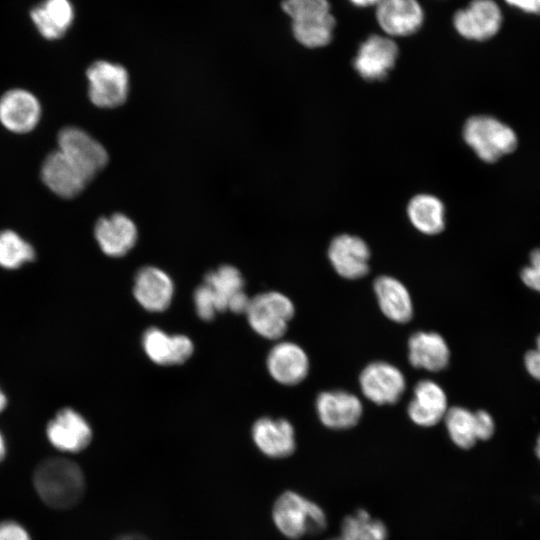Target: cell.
<instances>
[{"label":"cell","instance_id":"1","mask_svg":"<svg viewBox=\"0 0 540 540\" xmlns=\"http://www.w3.org/2000/svg\"><path fill=\"white\" fill-rule=\"evenodd\" d=\"M33 485L41 500L54 509L75 506L85 491L82 469L64 457L42 460L33 472Z\"/></svg>","mask_w":540,"mask_h":540},{"label":"cell","instance_id":"2","mask_svg":"<svg viewBox=\"0 0 540 540\" xmlns=\"http://www.w3.org/2000/svg\"><path fill=\"white\" fill-rule=\"evenodd\" d=\"M282 9L292 20L295 39L308 48L330 43L335 18L328 0H283Z\"/></svg>","mask_w":540,"mask_h":540},{"label":"cell","instance_id":"3","mask_svg":"<svg viewBox=\"0 0 540 540\" xmlns=\"http://www.w3.org/2000/svg\"><path fill=\"white\" fill-rule=\"evenodd\" d=\"M272 517L278 530L290 539L320 533L327 526L323 509L294 491H286L276 499Z\"/></svg>","mask_w":540,"mask_h":540},{"label":"cell","instance_id":"4","mask_svg":"<svg viewBox=\"0 0 540 540\" xmlns=\"http://www.w3.org/2000/svg\"><path fill=\"white\" fill-rule=\"evenodd\" d=\"M463 137L476 155L487 163L496 162L518 145L517 135L511 127L487 115L470 117L464 125Z\"/></svg>","mask_w":540,"mask_h":540},{"label":"cell","instance_id":"5","mask_svg":"<svg viewBox=\"0 0 540 540\" xmlns=\"http://www.w3.org/2000/svg\"><path fill=\"white\" fill-rule=\"evenodd\" d=\"M294 313V305L286 295L268 291L250 298L245 315L254 332L276 340L285 334Z\"/></svg>","mask_w":540,"mask_h":540},{"label":"cell","instance_id":"6","mask_svg":"<svg viewBox=\"0 0 540 540\" xmlns=\"http://www.w3.org/2000/svg\"><path fill=\"white\" fill-rule=\"evenodd\" d=\"M49 444L61 453H79L93 438V430L86 417L77 409L63 406L55 411L45 426Z\"/></svg>","mask_w":540,"mask_h":540},{"label":"cell","instance_id":"7","mask_svg":"<svg viewBox=\"0 0 540 540\" xmlns=\"http://www.w3.org/2000/svg\"><path fill=\"white\" fill-rule=\"evenodd\" d=\"M88 96L100 108L122 105L129 93V74L125 67L107 60L93 62L86 71Z\"/></svg>","mask_w":540,"mask_h":540},{"label":"cell","instance_id":"8","mask_svg":"<svg viewBox=\"0 0 540 540\" xmlns=\"http://www.w3.org/2000/svg\"><path fill=\"white\" fill-rule=\"evenodd\" d=\"M502 23L501 8L494 0H472L453 16V25L458 34L473 41H485L494 37Z\"/></svg>","mask_w":540,"mask_h":540},{"label":"cell","instance_id":"9","mask_svg":"<svg viewBox=\"0 0 540 540\" xmlns=\"http://www.w3.org/2000/svg\"><path fill=\"white\" fill-rule=\"evenodd\" d=\"M58 150L78 165L91 178L105 167L108 153L105 147L88 132L67 126L57 136Z\"/></svg>","mask_w":540,"mask_h":540},{"label":"cell","instance_id":"10","mask_svg":"<svg viewBox=\"0 0 540 540\" xmlns=\"http://www.w3.org/2000/svg\"><path fill=\"white\" fill-rule=\"evenodd\" d=\"M41 178L55 195L73 198L93 179L58 149L44 159Z\"/></svg>","mask_w":540,"mask_h":540},{"label":"cell","instance_id":"11","mask_svg":"<svg viewBox=\"0 0 540 540\" xmlns=\"http://www.w3.org/2000/svg\"><path fill=\"white\" fill-rule=\"evenodd\" d=\"M359 383L364 396L379 405L398 402L406 386L402 372L386 362L367 365L360 374Z\"/></svg>","mask_w":540,"mask_h":540},{"label":"cell","instance_id":"12","mask_svg":"<svg viewBox=\"0 0 540 540\" xmlns=\"http://www.w3.org/2000/svg\"><path fill=\"white\" fill-rule=\"evenodd\" d=\"M398 58V47L389 36L371 35L361 43L353 65L365 80L384 79Z\"/></svg>","mask_w":540,"mask_h":540},{"label":"cell","instance_id":"13","mask_svg":"<svg viewBox=\"0 0 540 540\" xmlns=\"http://www.w3.org/2000/svg\"><path fill=\"white\" fill-rule=\"evenodd\" d=\"M174 282L164 270L145 266L140 268L133 283V295L138 304L149 312L167 310L174 296Z\"/></svg>","mask_w":540,"mask_h":540},{"label":"cell","instance_id":"14","mask_svg":"<svg viewBox=\"0 0 540 540\" xmlns=\"http://www.w3.org/2000/svg\"><path fill=\"white\" fill-rule=\"evenodd\" d=\"M40 118V102L30 91L15 88L0 97V123L7 130L20 134L30 132Z\"/></svg>","mask_w":540,"mask_h":540},{"label":"cell","instance_id":"15","mask_svg":"<svg viewBox=\"0 0 540 540\" xmlns=\"http://www.w3.org/2000/svg\"><path fill=\"white\" fill-rule=\"evenodd\" d=\"M376 20L389 37H404L417 32L424 22V10L417 0H380Z\"/></svg>","mask_w":540,"mask_h":540},{"label":"cell","instance_id":"16","mask_svg":"<svg viewBox=\"0 0 540 540\" xmlns=\"http://www.w3.org/2000/svg\"><path fill=\"white\" fill-rule=\"evenodd\" d=\"M142 347L147 357L157 365H179L193 354L192 340L184 334L169 335L157 327H150L142 337Z\"/></svg>","mask_w":540,"mask_h":540},{"label":"cell","instance_id":"17","mask_svg":"<svg viewBox=\"0 0 540 540\" xmlns=\"http://www.w3.org/2000/svg\"><path fill=\"white\" fill-rule=\"evenodd\" d=\"M94 236L105 255L119 258L135 246L138 232L135 223L128 216L114 213L96 222Z\"/></svg>","mask_w":540,"mask_h":540},{"label":"cell","instance_id":"18","mask_svg":"<svg viewBox=\"0 0 540 540\" xmlns=\"http://www.w3.org/2000/svg\"><path fill=\"white\" fill-rule=\"evenodd\" d=\"M328 256L335 271L347 279H358L369 271L370 252L357 236L342 234L330 243Z\"/></svg>","mask_w":540,"mask_h":540},{"label":"cell","instance_id":"19","mask_svg":"<svg viewBox=\"0 0 540 540\" xmlns=\"http://www.w3.org/2000/svg\"><path fill=\"white\" fill-rule=\"evenodd\" d=\"M251 434L257 448L270 458H285L295 451V431L286 419L259 418Z\"/></svg>","mask_w":540,"mask_h":540},{"label":"cell","instance_id":"20","mask_svg":"<svg viewBox=\"0 0 540 540\" xmlns=\"http://www.w3.org/2000/svg\"><path fill=\"white\" fill-rule=\"evenodd\" d=\"M266 366L271 377L278 383L295 385L307 376L309 360L297 344L280 342L269 351Z\"/></svg>","mask_w":540,"mask_h":540},{"label":"cell","instance_id":"21","mask_svg":"<svg viewBox=\"0 0 540 540\" xmlns=\"http://www.w3.org/2000/svg\"><path fill=\"white\" fill-rule=\"evenodd\" d=\"M316 409L320 421L331 429L351 428L362 415L360 400L345 391L322 392L317 397Z\"/></svg>","mask_w":540,"mask_h":540},{"label":"cell","instance_id":"22","mask_svg":"<svg viewBox=\"0 0 540 540\" xmlns=\"http://www.w3.org/2000/svg\"><path fill=\"white\" fill-rule=\"evenodd\" d=\"M29 14L39 35L55 41L64 37L71 28L75 10L71 0H42Z\"/></svg>","mask_w":540,"mask_h":540},{"label":"cell","instance_id":"23","mask_svg":"<svg viewBox=\"0 0 540 540\" xmlns=\"http://www.w3.org/2000/svg\"><path fill=\"white\" fill-rule=\"evenodd\" d=\"M447 405L443 389L431 380H422L414 388L408 415L417 425L431 427L444 418L448 410Z\"/></svg>","mask_w":540,"mask_h":540},{"label":"cell","instance_id":"24","mask_svg":"<svg viewBox=\"0 0 540 540\" xmlns=\"http://www.w3.org/2000/svg\"><path fill=\"white\" fill-rule=\"evenodd\" d=\"M408 347L409 361L413 367L437 372L448 365L449 348L438 333L416 332L410 337Z\"/></svg>","mask_w":540,"mask_h":540},{"label":"cell","instance_id":"25","mask_svg":"<svg viewBox=\"0 0 540 540\" xmlns=\"http://www.w3.org/2000/svg\"><path fill=\"white\" fill-rule=\"evenodd\" d=\"M374 290L386 317L397 323H406L412 318L411 297L400 281L390 276H380L374 282Z\"/></svg>","mask_w":540,"mask_h":540},{"label":"cell","instance_id":"26","mask_svg":"<svg viewBox=\"0 0 540 540\" xmlns=\"http://www.w3.org/2000/svg\"><path fill=\"white\" fill-rule=\"evenodd\" d=\"M444 211L440 199L428 194L414 196L407 207L413 226L427 235L438 234L444 229Z\"/></svg>","mask_w":540,"mask_h":540},{"label":"cell","instance_id":"27","mask_svg":"<svg viewBox=\"0 0 540 540\" xmlns=\"http://www.w3.org/2000/svg\"><path fill=\"white\" fill-rule=\"evenodd\" d=\"M203 283L210 289L218 312L228 311L232 298L244 291V279L232 265H222L208 272Z\"/></svg>","mask_w":540,"mask_h":540},{"label":"cell","instance_id":"28","mask_svg":"<svg viewBox=\"0 0 540 540\" xmlns=\"http://www.w3.org/2000/svg\"><path fill=\"white\" fill-rule=\"evenodd\" d=\"M36 259L33 245L17 232L0 231V268L16 271Z\"/></svg>","mask_w":540,"mask_h":540},{"label":"cell","instance_id":"29","mask_svg":"<svg viewBox=\"0 0 540 540\" xmlns=\"http://www.w3.org/2000/svg\"><path fill=\"white\" fill-rule=\"evenodd\" d=\"M387 536L385 524L364 509L347 516L341 525V537L345 540H386Z\"/></svg>","mask_w":540,"mask_h":540},{"label":"cell","instance_id":"30","mask_svg":"<svg viewBox=\"0 0 540 540\" xmlns=\"http://www.w3.org/2000/svg\"><path fill=\"white\" fill-rule=\"evenodd\" d=\"M444 419L454 444L462 449H469L475 445L478 440L475 413L455 406L447 410Z\"/></svg>","mask_w":540,"mask_h":540},{"label":"cell","instance_id":"31","mask_svg":"<svg viewBox=\"0 0 540 540\" xmlns=\"http://www.w3.org/2000/svg\"><path fill=\"white\" fill-rule=\"evenodd\" d=\"M195 311L198 317L204 321H211L216 316L217 307L210 289L203 283L199 285L193 294Z\"/></svg>","mask_w":540,"mask_h":540},{"label":"cell","instance_id":"32","mask_svg":"<svg viewBox=\"0 0 540 540\" xmlns=\"http://www.w3.org/2000/svg\"><path fill=\"white\" fill-rule=\"evenodd\" d=\"M520 277L527 287L540 292V248L531 252L530 264L521 270Z\"/></svg>","mask_w":540,"mask_h":540},{"label":"cell","instance_id":"33","mask_svg":"<svg viewBox=\"0 0 540 540\" xmlns=\"http://www.w3.org/2000/svg\"><path fill=\"white\" fill-rule=\"evenodd\" d=\"M0 540H31L28 531L13 520L0 522Z\"/></svg>","mask_w":540,"mask_h":540},{"label":"cell","instance_id":"34","mask_svg":"<svg viewBox=\"0 0 540 540\" xmlns=\"http://www.w3.org/2000/svg\"><path fill=\"white\" fill-rule=\"evenodd\" d=\"M476 419L477 438L480 440H488L494 433L495 425L491 415L479 410L474 412Z\"/></svg>","mask_w":540,"mask_h":540},{"label":"cell","instance_id":"35","mask_svg":"<svg viewBox=\"0 0 540 540\" xmlns=\"http://www.w3.org/2000/svg\"><path fill=\"white\" fill-rule=\"evenodd\" d=\"M524 363L529 374L540 381V351L537 349L528 351Z\"/></svg>","mask_w":540,"mask_h":540},{"label":"cell","instance_id":"36","mask_svg":"<svg viewBox=\"0 0 540 540\" xmlns=\"http://www.w3.org/2000/svg\"><path fill=\"white\" fill-rule=\"evenodd\" d=\"M505 2L524 13L540 15V0H505Z\"/></svg>","mask_w":540,"mask_h":540},{"label":"cell","instance_id":"37","mask_svg":"<svg viewBox=\"0 0 540 540\" xmlns=\"http://www.w3.org/2000/svg\"><path fill=\"white\" fill-rule=\"evenodd\" d=\"M9 405V398L5 390L0 384V415L3 414Z\"/></svg>","mask_w":540,"mask_h":540},{"label":"cell","instance_id":"38","mask_svg":"<svg viewBox=\"0 0 540 540\" xmlns=\"http://www.w3.org/2000/svg\"><path fill=\"white\" fill-rule=\"evenodd\" d=\"M7 454V441L4 434L0 430V463L5 459Z\"/></svg>","mask_w":540,"mask_h":540},{"label":"cell","instance_id":"39","mask_svg":"<svg viewBox=\"0 0 540 540\" xmlns=\"http://www.w3.org/2000/svg\"><path fill=\"white\" fill-rule=\"evenodd\" d=\"M349 1L357 7H369V6H376L380 0H349Z\"/></svg>","mask_w":540,"mask_h":540},{"label":"cell","instance_id":"40","mask_svg":"<svg viewBox=\"0 0 540 540\" xmlns=\"http://www.w3.org/2000/svg\"><path fill=\"white\" fill-rule=\"evenodd\" d=\"M115 540H149V539L140 534H125V535L119 536Z\"/></svg>","mask_w":540,"mask_h":540},{"label":"cell","instance_id":"41","mask_svg":"<svg viewBox=\"0 0 540 540\" xmlns=\"http://www.w3.org/2000/svg\"><path fill=\"white\" fill-rule=\"evenodd\" d=\"M536 453H537L538 457L540 458V435H539L538 440H537Z\"/></svg>","mask_w":540,"mask_h":540},{"label":"cell","instance_id":"42","mask_svg":"<svg viewBox=\"0 0 540 540\" xmlns=\"http://www.w3.org/2000/svg\"><path fill=\"white\" fill-rule=\"evenodd\" d=\"M536 344H537L536 349L540 351V335L537 337Z\"/></svg>","mask_w":540,"mask_h":540},{"label":"cell","instance_id":"43","mask_svg":"<svg viewBox=\"0 0 540 540\" xmlns=\"http://www.w3.org/2000/svg\"><path fill=\"white\" fill-rule=\"evenodd\" d=\"M330 540H345L343 537H339V538H333V539H330Z\"/></svg>","mask_w":540,"mask_h":540}]
</instances>
